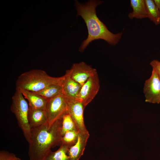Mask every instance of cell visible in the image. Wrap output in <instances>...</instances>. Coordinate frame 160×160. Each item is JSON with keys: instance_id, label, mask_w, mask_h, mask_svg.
<instances>
[{"instance_id": "cell-13", "label": "cell", "mask_w": 160, "mask_h": 160, "mask_svg": "<svg viewBox=\"0 0 160 160\" xmlns=\"http://www.w3.org/2000/svg\"><path fill=\"white\" fill-rule=\"evenodd\" d=\"M19 89L25 98L28 100L29 107L45 110L47 103V99L36 92L24 89Z\"/></svg>"}, {"instance_id": "cell-14", "label": "cell", "mask_w": 160, "mask_h": 160, "mask_svg": "<svg viewBox=\"0 0 160 160\" xmlns=\"http://www.w3.org/2000/svg\"><path fill=\"white\" fill-rule=\"evenodd\" d=\"M130 6L132 11L128 14L129 18L142 19L148 18L144 0H131Z\"/></svg>"}, {"instance_id": "cell-10", "label": "cell", "mask_w": 160, "mask_h": 160, "mask_svg": "<svg viewBox=\"0 0 160 160\" xmlns=\"http://www.w3.org/2000/svg\"><path fill=\"white\" fill-rule=\"evenodd\" d=\"M62 83L63 94L67 99H77L82 85L72 79L66 71Z\"/></svg>"}, {"instance_id": "cell-21", "label": "cell", "mask_w": 160, "mask_h": 160, "mask_svg": "<svg viewBox=\"0 0 160 160\" xmlns=\"http://www.w3.org/2000/svg\"><path fill=\"white\" fill-rule=\"evenodd\" d=\"M150 64L152 69L155 70L160 78V64L159 61L156 60H153L151 62Z\"/></svg>"}, {"instance_id": "cell-19", "label": "cell", "mask_w": 160, "mask_h": 160, "mask_svg": "<svg viewBox=\"0 0 160 160\" xmlns=\"http://www.w3.org/2000/svg\"><path fill=\"white\" fill-rule=\"evenodd\" d=\"M78 134V132L76 131H69L67 132L62 137L61 145H66L69 148L71 147L77 142Z\"/></svg>"}, {"instance_id": "cell-3", "label": "cell", "mask_w": 160, "mask_h": 160, "mask_svg": "<svg viewBox=\"0 0 160 160\" xmlns=\"http://www.w3.org/2000/svg\"><path fill=\"white\" fill-rule=\"evenodd\" d=\"M64 78V76L57 77L51 76L42 70H31L18 76L16 88L37 92L51 85L61 84Z\"/></svg>"}, {"instance_id": "cell-22", "label": "cell", "mask_w": 160, "mask_h": 160, "mask_svg": "<svg viewBox=\"0 0 160 160\" xmlns=\"http://www.w3.org/2000/svg\"><path fill=\"white\" fill-rule=\"evenodd\" d=\"M153 1L160 12V0H154Z\"/></svg>"}, {"instance_id": "cell-6", "label": "cell", "mask_w": 160, "mask_h": 160, "mask_svg": "<svg viewBox=\"0 0 160 160\" xmlns=\"http://www.w3.org/2000/svg\"><path fill=\"white\" fill-rule=\"evenodd\" d=\"M66 99L67 112L72 119L79 133H89L84 119V111L85 107L77 99Z\"/></svg>"}, {"instance_id": "cell-1", "label": "cell", "mask_w": 160, "mask_h": 160, "mask_svg": "<svg viewBox=\"0 0 160 160\" xmlns=\"http://www.w3.org/2000/svg\"><path fill=\"white\" fill-rule=\"evenodd\" d=\"M75 2L77 16H80L83 19L88 31L87 38L83 41L79 48L80 52H83L89 44L95 40L103 39L113 46L119 42L123 32L113 33L97 15L96 8L103 2V1L89 0L84 4L81 3L77 0H75Z\"/></svg>"}, {"instance_id": "cell-2", "label": "cell", "mask_w": 160, "mask_h": 160, "mask_svg": "<svg viewBox=\"0 0 160 160\" xmlns=\"http://www.w3.org/2000/svg\"><path fill=\"white\" fill-rule=\"evenodd\" d=\"M62 117L49 128L47 123L31 128L28 143L30 160H43L52 148L60 145L62 137L61 132Z\"/></svg>"}, {"instance_id": "cell-7", "label": "cell", "mask_w": 160, "mask_h": 160, "mask_svg": "<svg viewBox=\"0 0 160 160\" xmlns=\"http://www.w3.org/2000/svg\"><path fill=\"white\" fill-rule=\"evenodd\" d=\"M100 87L99 80L97 72L82 86L77 99L85 107L96 95Z\"/></svg>"}, {"instance_id": "cell-11", "label": "cell", "mask_w": 160, "mask_h": 160, "mask_svg": "<svg viewBox=\"0 0 160 160\" xmlns=\"http://www.w3.org/2000/svg\"><path fill=\"white\" fill-rule=\"evenodd\" d=\"M89 134L79 133L77 141L68 149L67 154L70 160H79L83 155L89 137Z\"/></svg>"}, {"instance_id": "cell-16", "label": "cell", "mask_w": 160, "mask_h": 160, "mask_svg": "<svg viewBox=\"0 0 160 160\" xmlns=\"http://www.w3.org/2000/svg\"><path fill=\"white\" fill-rule=\"evenodd\" d=\"M36 93L40 95L48 100L58 95L63 94L62 88L61 84H52Z\"/></svg>"}, {"instance_id": "cell-12", "label": "cell", "mask_w": 160, "mask_h": 160, "mask_svg": "<svg viewBox=\"0 0 160 160\" xmlns=\"http://www.w3.org/2000/svg\"><path fill=\"white\" fill-rule=\"evenodd\" d=\"M28 119L31 128L48 122V117L45 110L35 109L29 107Z\"/></svg>"}, {"instance_id": "cell-17", "label": "cell", "mask_w": 160, "mask_h": 160, "mask_svg": "<svg viewBox=\"0 0 160 160\" xmlns=\"http://www.w3.org/2000/svg\"><path fill=\"white\" fill-rule=\"evenodd\" d=\"M68 149L67 146L61 145L56 151L49 152L43 160H70L67 154Z\"/></svg>"}, {"instance_id": "cell-23", "label": "cell", "mask_w": 160, "mask_h": 160, "mask_svg": "<svg viewBox=\"0 0 160 160\" xmlns=\"http://www.w3.org/2000/svg\"><path fill=\"white\" fill-rule=\"evenodd\" d=\"M16 160H22L20 159L17 157Z\"/></svg>"}, {"instance_id": "cell-9", "label": "cell", "mask_w": 160, "mask_h": 160, "mask_svg": "<svg viewBox=\"0 0 160 160\" xmlns=\"http://www.w3.org/2000/svg\"><path fill=\"white\" fill-rule=\"evenodd\" d=\"M67 71L72 79L82 86L97 72L95 69L83 61L73 63L71 68Z\"/></svg>"}, {"instance_id": "cell-4", "label": "cell", "mask_w": 160, "mask_h": 160, "mask_svg": "<svg viewBox=\"0 0 160 160\" xmlns=\"http://www.w3.org/2000/svg\"><path fill=\"white\" fill-rule=\"evenodd\" d=\"M29 109V105L20 90L16 88L15 91L12 97L10 110L15 114L18 126L28 143L30 141L31 129L28 119Z\"/></svg>"}, {"instance_id": "cell-18", "label": "cell", "mask_w": 160, "mask_h": 160, "mask_svg": "<svg viewBox=\"0 0 160 160\" xmlns=\"http://www.w3.org/2000/svg\"><path fill=\"white\" fill-rule=\"evenodd\" d=\"M69 131H78L71 117L68 112L62 117L61 129V134L63 137L66 132Z\"/></svg>"}, {"instance_id": "cell-15", "label": "cell", "mask_w": 160, "mask_h": 160, "mask_svg": "<svg viewBox=\"0 0 160 160\" xmlns=\"http://www.w3.org/2000/svg\"><path fill=\"white\" fill-rule=\"evenodd\" d=\"M148 18L156 25L160 24V12L153 0H144Z\"/></svg>"}, {"instance_id": "cell-8", "label": "cell", "mask_w": 160, "mask_h": 160, "mask_svg": "<svg viewBox=\"0 0 160 160\" xmlns=\"http://www.w3.org/2000/svg\"><path fill=\"white\" fill-rule=\"evenodd\" d=\"M143 93L146 102L160 103V78L153 69L150 77L145 81Z\"/></svg>"}, {"instance_id": "cell-20", "label": "cell", "mask_w": 160, "mask_h": 160, "mask_svg": "<svg viewBox=\"0 0 160 160\" xmlns=\"http://www.w3.org/2000/svg\"><path fill=\"white\" fill-rule=\"evenodd\" d=\"M17 158L13 153L5 150L0 151V160H16Z\"/></svg>"}, {"instance_id": "cell-24", "label": "cell", "mask_w": 160, "mask_h": 160, "mask_svg": "<svg viewBox=\"0 0 160 160\" xmlns=\"http://www.w3.org/2000/svg\"><path fill=\"white\" fill-rule=\"evenodd\" d=\"M159 63H160V61H159Z\"/></svg>"}, {"instance_id": "cell-5", "label": "cell", "mask_w": 160, "mask_h": 160, "mask_svg": "<svg viewBox=\"0 0 160 160\" xmlns=\"http://www.w3.org/2000/svg\"><path fill=\"white\" fill-rule=\"evenodd\" d=\"M45 110L49 127L67 113V99L63 94L47 100Z\"/></svg>"}]
</instances>
